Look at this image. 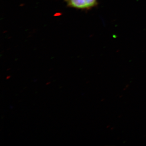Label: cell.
Instances as JSON below:
<instances>
[{
	"label": "cell",
	"mask_w": 146,
	"mask_h": 146,
	"mask_svg": "<svg viewBox=\"0 0 146 146\" xmlns=\"http://www.w3.org/2000/svg\"><path fill=\"white\" fill-rule=\"evenodd\" d=\"M68 6L77 9H89L94 6L97 0H65Z\"/></svg>",
	"instance_id": "cell-1"
}]
</instances>
